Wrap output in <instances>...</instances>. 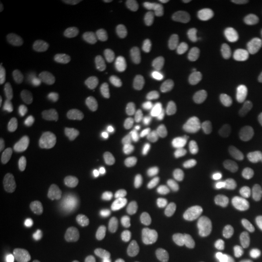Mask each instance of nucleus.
<instances>
[{
  "instance_id": "nucleus-21",
  "label": "nucleus",
  "mask_w": 262,
  "mask_h": 262,
  "mask_svg": "<svg viewBox=\"0 0 262 262\" xmlns=\"http://www.w3.org/2000/svg\"><path fill=\"white\" fill-rule=\"evenodd\" d=\"M219 159L222 166L228 172L235 175L243 173L244 168H245L243 161L237 155H235L234 152L225 150L220 155Z\"/></svg>"
},
{
  "instance_id": "nucleus-23",
  "label": "nucleus",
  "mask_w": 262,
  "mask_h": 262,
  "mask_svg": "<svg viewBox=\"0 0 262 262\" xmlns=\"http://www.w3.org/2000/svg\"><path fill=\"white\" fill-rule=\"evenodd\" d=\"M12 158V142L4 127L0 131V168H6L11 162Z\"/></svg>"
},
{
  "instance_id": "nucleus-9",
  "label": "nucleus",
  "mask_w": 262,
  "mask_h": 262,
  "mask_svg": "<svg viewBox=\"0 0 262 262\" xmlns=\"http://www.w3.org/2000/svg\"><path fill=\"white\" fill-rule=\"evenodd\" d=\"M42 195L48 204L55 209H60L66 202V189L63 186L55 180H47L41 187Z\"/></svg>"
},
{
  "instance_id": "nucleus-1",
  "label": "nucleus",
  "mask_w": 262,
  "mask_h": 262,
  "mask_svg": "<svg viewBox=\"0 0 262 262\" xmlns=\"http://www.w3.org/2000/svg\"><path fill=\"white\" fill-rule=\"evenodd\" d=\"M77 155L84 164L97 170L107 168L111 162L109 152L96 143H84L77 150Z\"/></svg>"
},
{
  "instance_id": "nucleus-38",
  "label": "nucleus",
  "mask_w": 262,
  "mask_h": 262,
  "mask_svg": "<svg viewBox=\"0 0 262 262\" xmlns=\"http://www.w3.org/2000/svg\"><path fill=\"white\" fill-rule=\"evenodd\" d=\"M261 113H262V100H261Z\"/></svg>"
},
{
  "instance_id": "nucleus-15",
  "label": "nucleus",
  "mask_w": 262,
  "mask_h": 262,
  "mask_svg": "<svg viewBox=\"0 0 262 262\" xmlns=\"http://www.w3.org/2000/svg\"><path fill=\"white\" fill-rule=\"evenodd\" d=\"M8 182L14 198L21 201L27 194V184L23 170L19 165H14L10 168Z\"/></svg>"
},
{
  "instance_id": "nucleus-36",
  "label": "nucleus",
  "mask_w": 262,
  "mask_h": 262,
  "mask_svg": "<svg viewBox=\"0 0 262 262\" xmlns=\"http://www.w3.org/2000/svg\"><path fill=\"white\" fill-rule=\"evenodd\" d=\"M207 3L210 5H220V4L225 3V1L224 0H208Z\"/></svg>"
},
{
  "instance_id": "nucleus-24",
  "label": "nucleus",
  "mask_w": 262,
  "mask_h": 262,
  "mask_svg": "<svg viewBox=\"0 0 262 262\" xmlns=\"http://www.w3.org/2000/svg\"><path fill=\"white\" fill-rule=\"evenodd\" d=\"M96 197L107 204H112L118 197V189L112 185H101L95 190Z\"/></svg>"
},
{
  "instance_id": "nucleus-32",
  "label": "nucleus",
  "mask_w": 262,
  "mask_h": 262,
  "mask_svg": "<svg viewBox=\"0 0 262 262\" xmlns=\"http://www.w3.org/2000/svg\"><path fill=\"white\" fill-rule=\"evenodd\" d=\"M252 8H253L254 15L262 20V0H255L252 3Z\"/></svg>"
},
{
  "instance_id": "nucleus-4",
  "label": "nucleus",
  "mask_w": 262,
  "mask_h": 262,
  "mask_svg": "<svg viewBox=\"0 0 262 262\" xmlns=\"http://www.w3.org/2000/svg\"><path fill=\"white\" fill-rule=\"evenodd\" d=\"M97 94V88L84 80L72 81L66 89L67 99L75 104L91 103L96 98Z\"/></svg>"
},
{
  "instance_id": "nucleus-16",
  "label": "nucleus",
  "mask_w": 262,
  "mask_h": 262,
  "mask_svg": "<svg viewBox=\"0 0 262 262\" xmlns=\"http://www.w3.org/2000/svg\"><path fill=\"white\" fill-rule=\"evenodd\" d=\"M191 69L194 78L202 83H211L215 79V66L207 57L196 59L192 63Z\"/></svg>"
},
{
  "instance_id": "nucleus-6",
  "label": "nucleus",
  "mask_w": 262,
  "mask_h": 262,
  "mask_svg": "<svg viewBox=\"0 0 262 262\" xmlns=\"http://www.w3.org/2000/svg\"><path fill=\"white\" fill-rule=\"evenodd\" d=\"M230 134L238 144H246L253 138V127L248 114L239 112L235 114L230 123Z\"/></svg>"
},
{
  "instance_id": "nucleus-11",
  "label": "nucleus",
  "mask_w": 262,
  "mask_h": 262,
  "mask_svg": "<svg viewBox=\"0 0 262 262\" xmlns=\"http://www.w3.org/2000/svg\"><path fill=\"white\" fill-rule=\"evenodd\" d=\"M197 167V159L191 152H182L170 162V168L179 178H189Z\"/></svg>"
},
{
  "instance_id": "nucleus-37",
  "label": "nucleus",
  "mask_w": 262,
  "mask_h": 262,
  "mask_svg": "<svg viewBox=\"0 0 262 262\" xmlns=\"http://www.w3.org/2000/svg\"><path fill=\"white\" fill-rule=\"evenodd\" d=\"M3 206H4V195H3V193L1 192V193H0V211H1V213H2V211H3Z\"/></svg>"
},
{
  "instance_id": "nucleus-33",
  "label": "nucleus",
  "mask_w": 262,
  "mask_h": 262,
  "mask_svg": "<svg viewBox=\"0 0 262 262\" xmlns=\"http://www.w3.org/2000/svg\"><path fill=\"white\" fill-rule=\"evenodd\" d=\"M129 262H157L155 259L150 258L149 256H142V255H130Z\"/></svg>"
},
{
  "instance_id": "nucleus-14",
  "label": "nucleus",
  "mask_w": 262,
  "mask_h": 262,
  "mask_svg": "<svg viewBox=\"0 0 262 262\" xmlns=\"http://www.w3.org/2000/svg\"><path fill=\"white\" fill-rule=\"evenodd\" d=\"M232 63L239 75L250 76L254 70V60L252 54L246 49L236 50L232 56Z\"/></svg>"
},
{
  "instance_id": "nucleus-17",
  "label": "nucleus",
  "mask_w": 262,
  "mask_h": 262,
  "mask_svg": "<svg viewBox=\"0 0 262 262\" xmlns=\"http://www.w3.org/2000/svg\"><path fill=\"white\" fill-rule=\"evenodd\" d=\"M26 154L29 162L36 168L42 167L47 160V150L36 139H31L26 144Z\"/></svg>"
},
{
  "instance_id": "nucleus-8",
  "label": "nucleus",
  "mask_w": 262,
  "mask_h": 262,
  "mask_svg": "<svg viewBox=\"0 0 262 262\" xmlns=\"http://www.w3.org/2000/svg\"><path fill=\"white\" fill-rule=\"evenodd\" d=\"M171 206L179 219L184 223H191L196 214V209L191 197L187 193L179 192L172 198Z\"/></svg>"
},
{
  "instance_id": "nucleus-27",
  "label": "nucleus",
  "mask_w": 262,
  "mask_h": 262,
  "mask_svg": "<svg viewBox=\"0 0 262 262\" xmlns=\"http://www.w3.org/2000/svg\"><path fill=\"white\" fill-rule=\"evenodd\" d=\"M83 163H84L83 160L80 159V157L78 155H74V154L71 152L62 161L61 166L66 169L67 172L76 173V172H78L82 169Z\"/></svg>"
},
{
  "instance_id": "nucleus-13",
  "label": "nucleus",
  "mask_w": 262,
  "mask_h": 262,
  "mask_svg": "<svg viewBox=\"0 0 262 262\" xmlns=\"http://www.w3.org/2000/svg\"><path fill=\"white\" fill-rule=\"evenodd\" d=\"M190 126L192 135L197 141L201 143L208 142L212 138V128L211 124L202 111H195L190 116Z\"/></svg>"
},
{
  "instance_id": "nucleus-22",
  "label": "nucleus",
  "mask_w": 262,
  "mask_h": 262,
  "mask_svg": "<svg viewBox=\"0 0 262 262\" xmlns=\"http://www.w3.org/2000/svg\"><path fill=\"white\" fill-rule=\"evenodd\" d=\"M6 219L9 222L15 223L16 225H21L26 223L27 214H26L25 207L20 200L15 199V198L12 199L7 210Z\"/></svg>"
},
{
  "instance_id": "nucleus-29",
  "label": "nucleus",
  "mask_w": 262,
  "mask_h": 262,
  "mask_svg": "<svg viewBox=\"0 0 262 262\" xmlns=\"http://www.w3.org/2000/svg\"><path fill=\"white\" fill-rule=\"evenodd\" d=\"M163 1L159 0H129L125 1L126 4H128L131 7L138 8L142 10H150L158 7L159 4H161Z\"/></svg>"
},
{
  "instance_id": "nucleus-2",
  "label": "nucleus",
  "mask_w": 262,
  "mask_h": 262,
  "mask_svg": "<svg viewBox=\"0 0 262 262\" xmlns=\"http://www.w3.org/2000/svg\"><path fill=\"white\" fill-rule=\"evenodd\" d=\"M13 76L16 84L29 93H41L47 86L45 77L28 66L18 67Z\"/></svg>"
},
{
  "instance_id": "nucleus-25",
  "label": "nucleus",
  "mask_w": 262,
  "mask_h": 262,
  "mask_svg": "<svg viewBox=\"0 0 262 262\" xmlns=\"http://www.w3.org/2000/svg\"><path fill=\"white\" fill-rule=\"evenodd\" d=\"M56 223V217L54 214L49 210H42L38 213L37 225L39 229L46 233L51 230Z\"/></svg>"
},
{
  "instance_id": "nucleus-34",
  "label": "nucleus",
  "mask_w": 262,
  "mask_h": 262,
  "mask_svg": "<svg viewBox=\"0 0 262 262\" xmlns=\"http://www.w3.org/2000/svg\"><path fill=\"white\" fill-rule=\"evenodd\" d=\"M215 262H228V256L224 252H217L215 254Z\"/></svg>"
},
{
  "instance_id": "nucleus-30",
  "label": "nucleus",
  "mask_w": 262,
  "mask_h": 262,
  "mask_svg": "<svg viewBox=\"0 0 262 262\" xmlns=\"http://www.w3.org/2000/svg\"><path fill=\"white\" fill-rule=\"evenodd\" d=\"M253 226L258 231H262V205L255 207L252 216Z\"/></svg>"
},
{
  "instance_id": "nucleus-20",
  "label": "nucleus",
  "mask_w": 262,
  "mask_h": 262,
  "mask_svg": "<svg viewBox=\"0 0 262 262\" xmlns=\"http://www.w3.org/2000/svg\"><path fill=\"white\" fill-rule=\"evenodd\" d=\"M35 241L31 235L24 236L16 249V259L18 262H30L35 255Z\"/></svg>"
},
{
  "instance_id": "nucleus-28",
  "label": "nucleus",
  "mask_w": 262,
  "mask_h": 262,
  "mask_svg": "<svg viewBox=\"0 0 262 262\" xmlns=\"http://www.w3.org/2000/svg\"><path fill=\"white\" fill-rule=\"evenodd\" d=\"M248 253L253 258L262 256V235H256L252 238L248 247Z\"/></svg>"
},
{
  "instance_id": "nucleus-10",
  "label": "nucleus",
  "mask_w": 262,
  "mask_h": 262,
  "mask_svg": "<svg viewBox=\"0 0 262 262\" xmlns=\"http://www.w3.org/2000/svg\"><path fill=\"white\" fill-rule=\"evenodd\" d=\"M113 124L122 127H134L140 123L142 117L139 111L128 107L114 108L108 115Z\"/></svg>"
},
{
  "instance_id": "nucleus-12",
  "label": "nucleus",
  "mask_w": 262,
  "mask_h": 262,
  "mask_svg": "<svg viewBox=\"0 0 262 262\" xmlns=\"http://www.w3.org/2000/svg\"><path fill=\"white\" fill-rule=\"evenodd\" d=\"M159 66L158 58L151 54H143L134 56L128 63L127 69L131 74L146 76L151 74Z\"/></svg>"
},
{
  "instance_id": "nucleus-5",
  "label": "nucleus",
  "mask_w": 262,
  "mask_h": 262,
  "mask_svg": "<svg viewBox=\"0 0 262 262\" xmlns=\"http://www.w3.org/2000/svg\"><path fill=\"white\" fill-rule=\"evenodd\" d=\"M134 234L140 239L161 241L168 234V229L158 220L146 217L134 225Z\"/></svg>"
},
{
  "instance_id": "nucleus-35",
  "label": "nucleus",
  "mask_w": 262,
  "mask_h": 262,
  "mask_svg": "<svg viewBox=\"0 0 262 262\" xmlns=\"http://www.w3.org/2000/svg\"><path fill=\"white\" fill-rule=\"evenodd\" d=\"M0 14H1L0 24L3 25V24L6 21V19H7V12H6V9H5L3 6H1V12H0Z\"/></svg>"
},
{
  "instance_id": "nucleus-7",
  "label": "nucleus",
  "mask_w": 262,
  "mask_h": 262,
  "mask_svg": "<svg viewBox=\"0 0 262 262\" xmlns=\"http://www.w3.org/2000/svg\"><path fill=\"white\" fill-rule=\"evenodd\" d=\"M165 74L172 84L180 88L187 89L194 84V75L192 69L185 63H174L169 66Z\"/></svg>"
},
{
  "instance_id": "nucleus-26",
  "label": "nucleus",
  "mask_w": 262,
  "mask_h": 262,
  "mask_svg": "<svg viewBox=\"0 0 262 262\" xmlns=\"http://www.w3.org/2000/svg\"><path fill=\"white\" fill-rule=\"evenodd\" d=\"M69 243V237L64 231L57 232L50 241L49 249L54 253H62Z\"/></svg>"
},
{
  "instance_id": "nucleus-3",
  "label": "nucleus",
  "mask_w": 262,
  "mask_h": 262,
  "mask_svg": "<svg viewBox=\"0 0 262 262\" xmlns=\"http://www.w3.org/2000/svg\"><path fill=\"white\" fill-rule=\"evenodd\" d=\"M84 230V235L94 241H109L113 243L117 239V228L109 217L86 222Z\"/></svg>"
},
{
  "instance_id": "nucleus-31",
  "label": "nucleus",
  "mask_w": 262,
  "mask_h": 262,
  "mask_svg": "<svg viewBox=\"0 0 262 262\" xmlns=\"http://www.w3.org/2000/svg\"><path fill=\"white\" fill-rule=\"evenodd\" d=\"M71 152H72V150L70 149V147H68V146H62L59 150H57L56 154V160L58 162V164L61 165L62 161Z\"/></svg>"
},
{
  "instance_id": "nucleus-19",
  "label": "nucleus",
  "mask_w": 262,
  "mask_h": 262,
  "mask_svg": "<svg viewBox=\"0 0 262 262\" xmlns=\"http://www.w3.org/2000/svg\"><path fill=\"white\" fill-rule=\"evenodd\" d=\"M201 185L204 190L211 196L216 197L220 194V185L217 178V171L215 166L209 165L203 169L201 176Z\"/></svg>"
},
{
  "instance_id": "nucleus-18",
  "label": "nucleus",
  "mask_w": 262,
  "mask_h": 262,
  "mask_svg": "<svg viewBox=\"0 0 262 262\" xmlns=\"http://www.w3.org/2000/svg\"><path fill=\"white\" fill-rule=\"evenodd\" d=\"M208 109L213 122L217 125L225 124L230 116V110L228 104L224 99L214 97L208 103Z\"/></svg>"
}]
</instances>
